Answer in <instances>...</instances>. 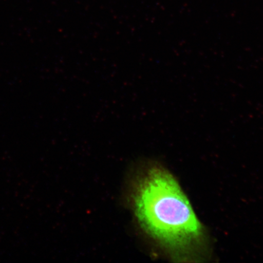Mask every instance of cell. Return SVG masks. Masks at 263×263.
<instances>
[{"mask_svg": "<svg viewBox=\"0 0 263 263\" xmlns=\"http://www.w3.org/2000/svg\"><path fill=\"white\" fill-rule=\"evenodd\" d=\"M133 206L141 228L174 258H194L199 254L204 245V229L168 171L149 167L138 181Z\"/></svg>", "mask_w": 263, "mask_h": 263, "instance_id": "1", "label": "cell"}]
</instances>
